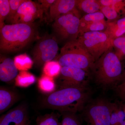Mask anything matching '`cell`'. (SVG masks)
Segmentation results:
<instances>
[{"mask_svg":"<svg viewBox=\"0 0 125 125\" xmlns=\"http://www.w3.org/2000/svg\"><path fill=\"white\" fill-rule=\"evenodd\" d=\"M87 97L83 87L61 88L46 97L43 104L46 107L61 112L75 113L83 107Z\"/></svg>","mask_w":125,"mask_h":125,"instance_id":"6da1fadb","label":"cell"},{"mask_svg":"<svg viewBox=\"0 0 125 125\" xmlns=\"http://www.w3.org/2000/svg\"><path fill=\"white\" fill-rule=\"evenodd\" d=\"M0 31V49L6 52L21 51L33 40L36 34L33 24L5 25Z\"/></svg>","mask_w":125,"mask_h":125,"instance_id":"7a4b0ae2","label":"cell"},{"mask_svg":"<svg viewBox=\"0 0 125 125\" xmlns=\"http://www.w3.org/2000/svg\"><path fill=\"white\" fill-rule=\"evenodd\" d=\"M92 70L99 84L111 85L121 80L122 66L112 47L95 62Z\"/></svg>","mask_w":125,"mask_h":125,"instance_id":"3957f363","label":"cell"},{"mask_svg":"<svg viewBox=\"0 0 125 125\" xmlns=\"http://www.w3.org/2000/svg\"><path fill=\"white\" fill-rule=\"evenodd\" d=\"M57 61L62 67H72L84 70H93L95 61L77 40L67 42L61 49Z\"/></svg>","mask_w":125,"mask_h":125,"instance_id":"277c9868","label":"cell"},{"mask_svg":"<svg viewBox=\"0 0 125 125\" xmlns=\"http://www.w3.org/2000/svg\"><path fill=\"white\" fill-rule=\"evenodd\" d=\"M80 19L77 9L59 16L54 21L52 25L54 32L62 41L68 42L77 40L79 35Z\"/></svg>","mask_w":125,"mask_h":125,"instance_id":"5b68a950","label":"cell"},{"mask_svg":"<svg viewBox=\"0 0 125 125\" xmlns=\"http://www.w3.org/2000/svg\"><path fill=\"white\" fill-rule=\"evenodd\" d=\"M77 40L95 62L112 47V40L105 31L81 34L79 35Z\"/></svg>","mask_w":125,"mask_h":125,"instance_id":"8992f818","label":"cell"},{"mask_svg":"<svg viewBox=\"0 0 125 125\" xmlns=\"http://www.w3.org/2000/svg\"><path fill=\"white\" fill-rule=\"evenodd\" d=\"M116 107L105 99H98L92 103L85 112L88 125H111L112 114Z\"/></svg>","mask_w":125,"mask_h":125,"instance_id":"52a82bcc","label":"cell"},{"mask_svg":"<svg viewBox=\"0 0 125 125\" xmlns=\"http://www.w3.org/2000/svg\"><path fill=\"white\" fill-rule=\"evenodd\" d=\"M59 50L56 40L46 37L39 41L32 52L33 62L37 67H40L55 58Z\"/></svg>","mask_w":125,"mask_h":125,"instance_id":"ba28073f","label":"cell"},{"mask_svg":"<svg viewBox=\"0 0 125 125\" xmlns=\"http://www.w3.org/2000/svg\"><path fill=\"white\" fill-rule=\"evenodd\" d=\"M43 13L42 9L38 2L25 0L19 8L11 24H31L39 19H42Z\"/></svg>","mask_w":125,"mask_h":125,"instance_id":"9c48e42d","label":"cell"},{"mask_svg":"<svg viewBox=\"0 0 125 125\" xmlns=\"http://www.w3.org/2000/svg\"><path fill=\"white\" fill-rule=\"evenodd\" d=\"M87 72L84 70L72 67H62L58 75L57 83L60 88L83 87Z\"/></svg>","mask_w":125,"mask_h":125,"instance_id":"30bf717a","label":"cell"},{"mask_svg":"<svg viewBox=\"0 0 125 125\" xmlns=\"http://www.w3.org/2000/svg\"><path fill=\"white\" fill-rule=\"evenodd\" d=\"M78 0H55L50 8L48 18L50 21L77 9Z\"/></svg>","mask_w":125,"mask_h":125,"instance_id":"8fae6325","label":"cell"},{"mask_svg":"<svg viewBox=\"0 0 125 125\" xmlns=\"http://www.w3.org/2000/svg\"><path fill=\"white\" fill-rule=\"evenodd\" d=\"M27 111L24 107H17L1 116L0 125H20L27 123Z\"/></svg>","mask_w":125,"mask_h":125,"instance_id":"7c38bea8","label":"cell"},{"mask_svg":"<svg viewBox=\"0 0 125 125\" xmlns=\"http://www.w3.org/2000/svg\"><path fill=\"white\" fill-rule=\"evenodd\" d=\"M18 69L14 61L10 58L4 59L0 64V80L9 83L18 76Z\"/></svg>","mask_w":125,"mask_h":125,"instance_id":"4fadbf2b","label":"cell"},{"mask_svg":"<svg viewBox=\"0 0 125 125\" xmlns=\"http://www.w3.org/2000/svg\"><path fill=\"white\" fill-rule=\"evenodd\" d=\"M104 31L112 40L124 36L125 34V16L115 21L107 22V27Z\"/></svg>","mask_w":125,"mask_h":125,"instance_id":"5bb4252c","label":"cell"},{"mask_svg":"<svg viewBox=\"0 0 125 125\" xmlns=\"http://www.w3.org/2000/svg\"><path fill=\"white\" fill-rule=\"evenodd\" d=\"M18 99V96L12 91L5 88L0 89V114L11 106Z\"/></svg>","mask_w":125,"mask_h":125,"instance_id":"9a60e30c","label":"cell"},{"mask_svg":"<svg viewBox=\"0 0 125 125\" xmlns=\"http://www.w3.org/2000/svg\"><path fill=\"white\" fill-rule=\"evenodd\" d=\"M101 5L99 0H78L77 8L87 14L99 11Z\"/></svg>","mask_w":125,"mask_h":125,"instance_id":"2e32d148","label":"cell"},{"mask_svg":"<svg viewBox=\"0 0 125 125\" xmlns=\"http://www.w3.org/2000/svg\"><path fill=\"white\" fill-rule=\"evenodd\" d=\"M107 27V22L105 20L86 23H80L79 34L88 32L104 31Z\"/></svg>","mask_w":125,"mask_h":125,"instance_id":"e0dca14e","label":"cell"},{"mask_svg":"<svg viewBox=\"0 0 125 125\" xmlns=\"http://www.w3.org/2000/svg\"><path fill=\"white\" fill-rule=\"evenodd\" d=\"M112 46L121 61L125 59V36L113 40Z\"/></svg>","mask_w":125,"mask_h":125,"instance_id":"ac0fdd59","label":"cell"},{"mask_svg":"<svg viewBox=\"0 0 125 125\" xmlns=\"http://www.w3.org/2000/svg\"><path fill=\"white\" fill-rule=\"evenodd\" d=\"M102 6L114 8L122 17L125 16V0H99Z\"/></svg>","mask_w":125,"mask_h":125,"instance_id":"d6986e66","label":"cell"},{"mask_svg":"<svg viewBox=\"0 0 125 125\" xmlns=\"http://www.w3.org/2000/svg\"><path fill=\"white\" fill-rule=\"evenodd\" d=\"M36 122L37 125H61L58 115L53 113L38 117Z\"/></svg>","mask_w":125,"mask_h":125,"instance_id":"ffe728a7","label":"cell"},{"mask_svg":"<svg viewBox=\"0 0 125 125\" xmlns=\"http://www.w3.org/2000/svg\"><path fill=\"white\" fill-rule=\"evenodd\" d=\"M100 11L108 19L107 22H112L121 18V16L113 7L102 6Z\"/></svg>","mask_w":125,"mask_h":125,"instance_id":"44dd1931","label":"cell"},{"mask_svg":"<svg viewBox=\"0 0 125 125\" xmlns=\"http://www.w3.org/2000/svg\"><path fill=\"white\" fill-rule=\"evenodd\" d=\"M10 12V5L9 0H0V29L4 27L5 21Z\"/></svg>","mask_w":125,"mask_h":125,"instance_id":"7402d4cb","label":"cell"},{"mask_svg":"<svg viewBox=\"0 0 125 125\" xmlns=\"http://www.w3.org/2000/svg\"><path fill=\"white\" fill-rule=\"evenodd\" d=\"M105 16L100 10L92 13L86 14L81 18L80 23L99 22L105 21Z\"/></svg>","mask_w":125,"mask_h":125,"instance_id":"603a6c76","label":"cell"},{"mask_svg":"<svg viewBox=\"0 0 125 125\" xmlns=\"http://www.w3.org/2000/svg\"><path fill=\"white\" fill-rule=\"evenodd\" d=\"M14 61L18 69L29 68L32 63V61L26 54H21L17 56Z\"/></svg>","mask_w":125,"mask_h":125,"instance_id":"cb8c5ba5","label":"cell"},{"mask_svg":"<svg viewBox=\"0 0 125 125\" xmlns=\"http://www.w3.org/2000/svg\"><path fill=\"white\" fill-rule=\"evenodd\" d=\"M62 66L57 61H50L45 64L44 71L51 76L58 75L60 72Z\"/></svg>","mask_w":125,"mask_h":125,"instance_id":"d4e9b609","label":"cell"},{"mask_svg":"<svg viewBox=\"0 0 125 125\" xmlns=\"http://www.w3.org/2000/svg\"><path fill=\"white\" fill-rule=\"evenodd\" d=\"M62 113L61 125H81L79 118L74 113L64 112Z\"/></svg>","mask_w":125,"mask_h":125,"instance_id":"484cf974","label":"cell"},{"mask_svg":"<svg viewBox=\"0 0 125 125\" xmlns=\"http://www.w3.org/2000/svg\"><path fill=\"white\" fill-rule=\"evenodd\" d=\"M25 1V0H9L10 12L6 19V21L11 23L19 8Z\"/></svg>","mask_w":125,"mask_h":125,"instance_id":"4316f807","label":"cell"},{"mask_svg":"<svg viewBox=\"0 0 125 125\" xmlns=\"http://www.w3.org/2000/svg\"><path fill=\"white\" fill-rule=\"evenodd\" d=\"M125 118V115L123 110L116 107L112 114L111 125H121Z\"/></svg>","mask_w":125,"mask_h":125,"instance_id":"83f0119b","label":"cell"},{"mask_svg":"<svg viewBox=\"0 0 125 125\" xmlns=\"http://www.w3.org/2000/svg\"><path fill=\"white\" fill-rule=\"evenodd\" d=\"M55 1V0H39L38 3L40 5L43 13L48 16L49 10Z\"/></svg>","mask_w":125,"mask_h":125,"instance_id":"f1b7e54d","label":"cell"},{"mask_svg":"<svg viewBox=\"0 0 125 125\" xmlns=\"http://www.w3.org/2000/svg\"><path fill=\"white\" fill-rule=\"evenodd\" d=\"M118 90L122 98L125 99V83H121L118 87Z\"/></svg>","mask_w":125,"mask_h":125,"instance_id":"f546056e","label":"cell"},{"mask_svg":"<svg viewBox=\"0 0 125 125\" xmlns=\"http://www.w3.org/2000/svg\"><path fill=\"white\" fill-rule=\"evenodd\" d=\"M121 81L122 82V83H125V71L122 73Z\"/></svg>","mask_w":125,"mask_h":125,"instance_id":"4dcf8cb0","label":"cell"},{"mask_svg":"<svg viewBox=\"0 0 125 125\" xmlns=\"http://www.w3.org/2000/svg\"><path fill=\"white\" fill-rule=\"evenodd\" d=\"M123 111L124 112V113H125V105L123 106Z\"/></svg>","mask_w":125,"mask_h":125,"instance_id":"1f68e13d","label":"cell"},{"mask_svg":"<svg viewBox=\"0 0 125 125\" xmlns=\"http://www.w3.org/2000/svg\"><path fill=\"white\" fill-rule=\"evenodd\" d=\"M121 125H125V120H124V121L123 122Z\"/></svg>","mask_w":125,"mask_h":125,"instance_id":"d6a6232c","label":"cell"},{"mask_svg":"<svg viewBox=\"0 0 125 125\" xmlns=\"http://www.w3.org/2000/svg\"><path fill=\"white\" fill-rule=\"evenodd\" d=\"M28 125V123H24V124H22V125Z\"/></svg>","mask_w":125,"mask_h":125,"instance_id":"836d02e7","label":"cell"},{"mask_svg":"<svg viewBox=\"0 0 125 125\" xmlns=\"http://www.w3.org/2000/svg\"></svg>","mask_w":125,"mask_h":125,"instance_id":"e575fe53","label":"cell"}]
</instances>
